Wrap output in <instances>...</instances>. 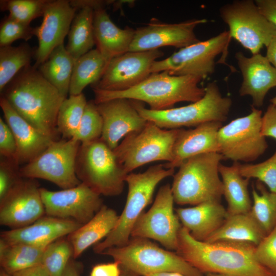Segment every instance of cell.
I'll return each instance as SVG.
<instances>
[{"label": "cell", "instance_id": "obj_11", "mask_svg": "<svg viewBox=\"0 0 276 276\" xmlns=\"http://www.w3.org/2000/svg\"><path fill=\"white\" fill-rule=\"evenodd\" d=\"M219 12L231 38L252 55L267 47L276 35V27L262 14L255 1L235 0L221 6Z\"/></svg>", "mask_w": 276, "mask_h": 276}, {"label": "cell", "instance_id": "obj_30", "mask_svg": "<svg viewBox=\"0 0 276 276\" xmlns=\"http://www.w3.org/2000/svg\"><path fill=\"white\" fill-rule=\"evenodd\" d=\"M75 62L62 44L51 52L37 70L62 96L67 98Z\"/></svg>", "mask_w": 276, "mask_h": 276}, {"label": "cell", "instance_id": "obj_37", "mask_svg": "<svg viewBox=\"0 0 276 276\" xmlns=\"http://www.w3.org/2000/svg\"><path fill=\"white\" fill-rule=\"evenodd\" d=\"M74 250L68 238H61L44 249L41 265L51 276H61L73 257Z\"/></svg>", "mask_w": 276, "mask_h": 276}, {"label": "cell", "instance_id": "obj_45", "mask_svg": "<svg viewBox=\"0 0 276 276\" xmlns=\"http://www.w3.org/2000/svg\"><path fill=\"white\" fill-rule=\"evenodd\" d=\"M262 134L276 140V105L270 104L262 119Z\"/></svg>", "mask_w": 276, "mask_h": 276}, {"label": "cell", "instance_id": "obj_25", "mask_svg": "<svg viewBox=\"0 0 276 276\" xmlns=\"http://www.w3.org/2000/svg\"><path fill=\"white\" fill-rule=\"evenodd\" d=\"M182 225L197 240L205 241L224 222L228 216L220 201L210 200L195 206L175 210Z\"/></svg>", "mask_w": 276, "mask_h": 276}, {"label": "cell", "instance_id": "obj_19", "mask_svg": "<svg viewBox=\"0 0 276 276\" xmlns=\"http://www.w3.org/2000/svg\"><path fill=\"white\" fill-rule=\"evenodd\" d=\"M77 10L70 1L48 0L42 23L34 30V36L38 41L33 65L35 68H37L45 61L56 48L63 44Z\"/></svg>", "mask_w": 276, "mask_h": 276}, {"label": "cell", "instance_id": "obj_52", "mask_svg": "<svg viewBox=\"0 0 276 276\" xmlns=\"http://www.w3.org/2000/svg\"><path fill=\"white\" fill-rule=\"evenodd\" d=\"M146 276H187L183 274L175 272H164L147 275Z\"/></svg>", "mask_w": 276, "mask_h": 276}, {"label": "cell", "instance_id": "obj_50", "mask_svg": "<svg viewBox=\"0 0 276 276\" xmlns=\"http://www.w3.org/2000/svg\"><path fill=\"white\" fill-rule=\"evenodd\" d=\"M266 49V57L272 65L276 67V35L272 37Z\"/></svg>", "mask_w": 276, "mask_h": 276}, {"label": "cell", "instance_id": "obj_16", "mask_svg": "<svg viewBox=\"0 0 276 276\" xmlns=\"http://www.w3.org/2000/svg\"><path fill=\"white\" fill-rule=\"evenodd\" d=\"M40 190L47 215L82 225L91 220L103 205L100 195L82 182L60 191L43 188Z\"/></svg>", "mask_w": 276, "mask_h": 276}, {"label": "cell", "instance_id": "obj_10", "mask_svg": "<svg viewBox=\"0 0 276 276\" xmlns=\"http://www.w3.org/2000/svg\"><path fill=\"white\" fill-rule=\"evenodd\" d=\"M228 31L204 41L180 49L168 57L156 60L151 74L166 72L171 75L193 76L205 79L215 72V59L227 53L231 40Z\"/></svg>", "mask_w": 276, "mask_h": 276}, {"label": "cell", "instance_id": "obj_28", "mask_svg": "<svg viewBox=\"0 0 276 276\" xmlns=\"http://www.w3.org/2000/svg\"><path fill=\"white\" fill-rule=\"evenodd\" d=\"M239 163L234 162L231 166L220 164L219 167L229 215L248 213L252 204L248 190L249 179L240 174Z\"/></svg>", "mask_w": 276, "mask_h": 276}, {"label": "cell", "instance_id": "obj_20", "mask_svg": "<svg viewBox=\"0 0 276 276\" xmlns=\"http://www.w3.org/2000/svg\"><path fill=\"white\" fill-rule=\"evenodd\" d=\"M96 105L103 123L100 139L112 150L122 139L142 130L147 122L136 110L134 100L118 98Z\"/></svg>", "mask_w": 276, "mask_h": 276}, {"label": "cell", "instance_id": "obj_23", "mask_svg": "<svg viewBox=\"0 0 276 276\" xmlns=\"http://www.w3.org/2000/svg\"><path fill=\"white\" fill-rule=\"evenodd\" d=\"M82 224L71 219L42 216L30 225L2 232L1 239L8 243H22L47 247L69 235Z\"/></svg>", "mask_w": 276, "mask_h": 276}, {"label": "cell", "instance_id": "obj_13", "mask_svg": "<svg viewBox=\"0 0 276 276\" xmlns=\"http://www.w3.org/2000/svg\"><path fill=\"white\" fill-rule=\"evenodd\" d=\"M80 145L74 139L54 141L40 154L20 168L21 177L44 179L63 189L78 186L81 183L76 171Z\"/></svg>", "mask_w": 276, "mask_h": 276}, {"label": "cell", "instance_id": "obj_36", "mask_svg": "<svg viewBox=\"0 0 276 276\" xmlns=\"http://www.w3.org/2000/svg\"><path fill=\"white\" fill-rule=\"evenodd\" d=\"M87 101L83 93L70 95L62 102L57 118V129L62 139L74 136L82 117Z\"/></svg>", "mask_w": 276, "mask_h": 276}, {"label": "cell", "instance_id": "obj_51", "mask_svg": "<svg viewBox=\"0 0 276 276\" xmlns=\"http://www.w3.org/2000/svg\"><path fill=\"white\" fill-rule=\"evenodd\" d=\"M61 276H80L78 268L73 261H70Z\"/></svg>", "mask_w": 276, "mask_h": 276}, {"label": "cell", "instance_id": "obj_35", "mask_svg": "<svg viewBox=\"0 0 276 276\" xmlns=\"http://www.w3.org/2000/svg\"><path fill=\"white\" fill-rule=\"evenodd\" d=\"M256 186V189L251 186L253 203L250 213L266 236L276 227V193L259 180Z\"/></svg>", "mask_w": 276, "mask_h": 276}, {"label": "cell", "instance_id": "obj_14", "mask_svg": "<svg viewBox=\"0 0 276 276\" xmlns=\"http://www.w3.org/2000/svg\"><path fill=\"white\" fill-rule=\"evenodd\" d=\"M174 203L169 184L158 190L151 208L140 216L134 224L131 237L152 239L167 249L177 251L178 234L182 225L174 213Z\"/></svg>", "mask_w": 276, "mask_h": 276}, {"label": "cell", "instance_id": "obj_18", "mask_svg": "<svg viewBox=\"0 0 276 276\" xmlns=\"http://www.w3.org/2000/svg\"><path fill=\"white\" fill-rule=\"evenodd\" d=\"M207 21L201 18L167 23L153 18L145 26L135 30L129 51H146L167 46L185 48L200 41L194 30Z\"/></svg>", "mask_w": 276, "mask_h": 276}, {"label": "cell", "instance_id": "obj_56", "mask_svg": "<svg viewBox=\"0 0 276 276\" xmlns=\"http://www.w3.org/2000/svg\"><path fill=\"white\" fill-rule=\"evenodd\" d=\"M270 103L276 105V95L270 100Z\"/></svg>", "mask_w": 276, "mask_h": 276}, {"label": "cell", "instance_id": "obj_48", "mask_svg": "<svg viewBox=\"0 0 276 276\" xmlns=\"http://www.w3.org/2000/svg\"><path fill=\"white\" fill-rule=\"evenodd\" d=\"M113 1H96V0H72L70 1L71 5L77 10L85 7H89L94 10L114 3Z\"/></svg>", "mask_w": 276, "mask_h": 276}, {"label": "cell", "instance_id": "obj_42", "mask_svg": "<svg viewBox=\"0 0 276 276\" xmlns=\"http://www.w3.org/2000/svg\"><path fill=\"white\" fill-rule=\"evenodd\" d=\"M257 261L276 275V227L256 246Z\"/></svg>", "mask_w": 276, "mask_h": 276}, {"label": "cell", "instance_id": "obj_31", "mask_svg": "<svg viewBox=\"0 0 276 276\" xmlns=\"http://www.w3.org/2000/svg\"><path fill=\"white\" fill-rule=\"evenodd\" d=\"M78 10L72 23L65 47L67 52L75 61L91 50L95 45L93 25L94 10L85 7Z\"/></svg>", "mask_w": 276, "mask_h": 276}, {"label": "cell", "instance_id": "obj_4", "mask_svg": "<svg viewBox=\"0 0 276 276\" xmlns=\"http://www.w3.org/2000/svg\"><path fill=\"white\" fill-rule=\"evenodd\" d=\"M174 174V169H167L164 164L152 166L142 173L128 174L125 178L127 196L122 213L112 231L103 241L94 245V251L101 254L109 248L126 244L131 237L134 224L152 201L156 186L163 179Z\"/></svg>", "mask_w": 276, "mask_h": 276}, {"label": "cell", "instance_id": "obj_17", "mask_svg": "<svg viewBox=\"0 0 276 276\" xmlns=\"http://www.w3.org/2000/svg\"><path fill=\"white\" fill-rule=\"evenodd\" d=\"M35 179L21 177L0 201V223L11 229L34 223L45 213Z\"/></svg>", "mask_w": 276, "mask_h": 276}, {"label": "cell", "instance_id": "obj_22", "mask_svg": "<svg viewBox=\"0 0 276 276\" xmlns=\"http://www.w3.org/2000/svg\"><path fill=\"white\" fill-rule=\"evenodd\" d=\"M0 106L16 141L17 152L14 161L17 165L29 163L57 140V137L45 134L32 126L2 96Z\"/></svg>", "mask_w": 276, "mask_h": 276}, {"label": "cell", "instance_id": "obj_27", "mask_svg": "<svg viewBox=\"0 0 276 276\" xmlns=\"http://www.w3.org/2000/svg\"><path fill=\"white\" fill-rule=\"evenodd\" d=\"M119 215L113 209L103 205L93 218L67 236L76 258L90 246L105 238L114 228Z\"/></svg>", "mask_w": 276, "mask_h": 276}, {"label": "cell", "instance_id": "obj_55", "mask_svg": "<svg viewBox=\"0 0 276 276\" xmlns=\"http://www.w3.org/2000/svg\"><path fill=\"white\" fill-rule=\"evenodd\" d=\"M206 276H227L221 274L215 273H207Z\"/></svg>", "mask_w": 276, "mask_h": 276}, {"label": "cell", "instance_id": "obj_2", "mask_svg": "<svg viewBox=\"0 0 276 276\" xmlns=\"http://www.w3.org/2000/svg\"><path fill=\"white\" fill-rule=\"evenodd\" d=\"M13 108L42 132L57 136V118L66 98L37 68L30 65L21 70L1 93Z\"/></svg>", "mask_w": 276, "mask_h": 276}, {"label": "cell", "instance_id": "obj_49", "mask_svg": "<svg viewBox=\"0 0 276 276\" xmlns=\"http://www.w3.org/2000/svg\"><path fill=\"white\" fill-rule=\"evenodd\" d=\"M12 276H51L45 269L41 265H38L12 275Z\"/></svg>", "mask_w": 276, "mask_h": 276}, {"label": "cell", "instance_id": "obj_24", "mask_svg": "<svg viewBox=\"0 0 276 276\" xmlns=\"http://www.w3.org/2000/svg\"><path fill=\"white\" fill-rule=\"evenodd\" d=\"M220 122H209L193 129H180L175 143L173 159L164 164L167 169L179 167L187 159L201 154L218 152V133L222 126Z\"/></svg>", "mask_w": 276, "mask_h": 276}, {"label": "cell", "instance_id": "obj_54", "mask_svg": "<svg viewBox=\"0 0 276 276\" xmlns=\"http://www.w3.org/2000/svg\"><path fill=\"white\" fill-rule=\"evenodd\" d=\"M0 276H12V275L7 273L3 269H2L0 273Z\"/></svg>", "mask_w": 276, "mask_h": 276}, {"label": "cell", "instance_id": "obj_7", "mask_svg": "<svg viewBox=\"0 0 276 276\" xmlns=\"http://www.w3.org/2000/svg\"><path fill=\"white\" fill-rule=\"evenodd\" d=\"M205 89V94L201 99L182 107L153 110L145 108L140 101L134 100V104L142 117L163 129L195 127L206 122L225 121L232 100L222 96L215 81L209 83Z\"/></svg>", "mask_w": 276, "mask_h": 276}, {"label": "cell", "instance_id": "obj_6", "mask_svg": "<svg viewBox=\"0 0 276 276\" xmlns=\"http://www.w3.org/2000/svg\"><path fill=\"white\" fill-rule=\"evenodd\" d=\"M101 254L112 257L121 268L141 276L164 272L202 276L177 253L163 249L146 238L130 237L125 245L109 248Z\"/></svg>", "mask_w": 276, "mask_h": 276}, {"label": "cell", "instance_id": "obj_43", "mask_svg": "<svg viewBox=\"0 0 276 276\" xmlns=\"http://www.w3.org/2000/svg\"><path fill=\"white\" fill-rule=\"evenodd\" d=\"M3 158L0 163V201L21 178L19 165L12 159Z\"/></svg>", "mask_w": 276, "mask_h": 276}, {"label": "cell", "instance_id": "obj_1", "mask_svg": "<svg viewBox=\"0 0 276 276\" xmlns=\"http://www.w3.org/2000/svg\"><path fill=\"white\" fill-rule=\"evenodd\" d=\"M256 247L247 242L198 241L182 226L176 252L202 273L227 276H276L257 261L255 256Z\"/></svg>", "mask_w": 276, "mask_h": 276}, {"label": "cell", "instance_id": "obj_3", "mask_svg": "<svg viewBox=\"0 0 276 276\" xmlns=\"http://www.w3.org/2000/svg\"><path fill=\"white\" fill-rule=\"evenodd\" d=\"M203 79L193 76L171 75L166 72L151 74L139 84L125 90L112 91L92 89L96 104L123 98L148 104L150 109L163 110L181 102H195L204 95L199 86Z\"/></svg>", "mask_w": 276, "mask_h": 276}, {"label": "cell", "instance_id": "obj_46", "mask_svg": "<svg viewBox=\"0 0 276 276\" xmlns=\"http://www.w3.org/2000/svg\"><path fill=\"white\" fill-rule=\"evenodd\" d=\"M121 269L117 262L97 264L93 267L89 276H121Z\"/></svg>", "mask_w": 276, "mask_h": 276}, {"label": "cell", "instance_id": "obj_5", "mask_svg": "<svg viewBox=\"0 0 276 276\" xmlns=\"http://www.w3.org/2000/svg\"><path fill=\"white\" fill-rule=\"evenodd\" d=\"M222 159L220 153L213 152L185 160L173 176L171 187L174 202L197 205L210 200L220 201L223 185L219 167Z\"/></svg>", "mask_w": 276, "mask_h": 276}, {"label": "cell", "instance_id": "obj_47", "mask_svg": "<svg viewBox=\"0 0 276 276\" xmlns=\"http://www.w3.org/2000/svg\"><path fill=\"white\" fill-rule=\"evenodd\" d=\"M262 14L276 27V0H255Z\"/></svg>", "mask_w": 276, "mask_h": 276}, {"label": "cell", "instance_id": "obj_38", "mask_svg": "<svg viewBox=\"0 0 276 276\" xmlns=\"http://www.w3.org/2000/svg\"><path fill=\"white\" fill-rule=\"evenodd\" d=\"M103 120L94 101H87L78 129L72 139L81 144L89 143L100 139Z\"/></svg>", "mask_w": 276, "mask_h": 276}, {"label": "cell", "instance_id": "obj_12", "mask_svg": "<svg viewBox=\"0 0 276 276\" xmlns=\"http://www.w3.org/2000/svg\"><path fill=\"white\" fill-rule=\"evenodd\" d=\"M262 111L251 105L247 116L231 121L218 133L219 153L234 162H251L266 151L268 145L262 134Z\"/></svg>", "mask_w": 276, "mask_h": 276}, {"label": "cell", "instance_id": "obj_9", "mask_svg": "<svg viewBox=\"0 0 276 276\" xmlns=\"http://www.w3.org/2000/svg\"><path fill=\"white\" fill-rule=\"evenodd\" d=\"M180 129H163L147 121L142 130L127 135L113 151L127 174L153 162L170 163Z\"/></svg>", "mask_w": 276, "mask_h": 276}, {"label": "cell", "instance_id": "obj_53", "mask_svg": "<svg viewBox=\"0 0 276 276\" xmlns=\"http://www.w3.org/2000/svg\"><path fill=\"white\" fill-rule=\"evenodd\" d=\"M121 269V276H141L137 274H135L131 271H128L125 269Z\"/></svg>", "mask_w": 276, "mask_h": 276}, {"label": "cell", "instance_id": "obj_32", "mask_svg": "<svg viewBox=\"0 0 276 276\" xmlns=\"http://www.w3.org/2000/svg\"><path fill=\"white\" fill-rule=\"evenodd\" d=\"M108 64L98 49H92L77 59L74 63L69 89L70 95H78L88 85L97 83Z\"/></svg>", "mask_w": 276, "mask_h": 276}, {"label": "cell", "instance_id": "obj_21", "mask_svg": "<svg viewBox=\"0 0 276 276\" xmlns=\"http://www.w3.org/2000/svg\"><path fill=\"white\" fill-rule=\"evenodd\" d=\"M235 57L243 78L240 96H250L251 105L261 107L269 90L276 87V67L260 53L248 57L239 51Z\"/></svg>", "mask_w": 276, "mask_h": 276}, {"label": "cell", "instance_id": "obj_29", "mask_svg": "<svg viewBox=\"0 0 276 276\" xmlns=\"http://www.w3.org/2000/svg\"><path fill=\"white\" fill-rule=\"evenodd\" d=\"M265 236L249 212L228 215L223 224L209 237L205 242L228 240L247 242L257 246Z\"/></svg>", "mask_w": 276, "mask_h": 276}, {"label": "cell", "instance_id": "obj_41", "mask_svg": "<svg viewBox=\"0 0 276 276\" xmlns=\"http://www.w3.org/2000/svg\"><path fill=\"white\" fill-rule=\"evenodd\" d=\"M35 28L19 22L10 16H5L0 24V47L11 45L15 40L27 41L34 36Z\"/></svg>", "mask_w": 276, "mask_h": 276}, {"label": "cell", "instance_id": "obj_39", "mask_svg": "<svg viewBox=\"0 0 276 276\" xmlns=\"http://www.w3.org/2000/svg\"><path fill=\"white\" fill-rule=\"evenodd\" d=\"M48 0H1V11L22 23L30 25L34 19L43 16Z\"/></svg>", "mask_w": 276, "mask_h": 276}, {"label": "cell", "instance_id": "obj_44", "mask_svg": "<svg viewBox=\"0 0 276 276\" xmlns=\"http://www.w3.org/2000/svg\"><path fill=\"white\" fill-rule=\"evenodd\" d=\"M16 152V143L13 134L6 121L0 118L1 155L14 160Z\"/></svg>", "mask_w": 276, "mask_h": 276}, {"label": "cell", "instance_id": "obj_15", "mask_svg": "<svg viewBox=\"0 0 276 276\" xmlns=\"http://www.w3.org/2000/svg\"><path fill=\"white\" fill-rule=\"evenodd\" d=\"M163 54L162 51L156 49L129 51L116 57L109 61L100 80L91 87L112 91L128 89L151 74L153 63Z\"/></svg>", "mask_w": 276, "mask_h": 276}, {"label": "cell", "instance_id": "obj_26", "mask_svg": "<svg viewBox=\"0 0 276 276\" xmlns=\"http://www.w3.org/2000/svg\"><path fill=\"white\" fill-rule=\"evenodd\" d=\"M93 25L96 49L108 63L129 51L135 30L119 28L103 7L94 10Z\"/></svg>", "mask_w": 276, "mask_h": 276}, {"label": "cell", "instance_id": "obj_8", "mask_svg": "<svg viewBox=\"0 0 276 276\" xmlns=\"http://www.w3.org/2000/svg\"><path fill=\"white\" fill-rule=\"evenodd\" d=\"M76 171L81 182L99 195L106 196L122 193L128 174L113 150L100 139L81 144Z\"/></svg>", "mask_w": 276, "mask_h": 276}, {"label": "cell", "instance_id": "obj_34", "mask_svg": "<svg viewBox=\"0 0 276 276\" xmlns=\"http://www.w3.org/2000/svg\"><path fill=\"white\" fill-rule=\"evenodd\" d=\"M36 50L28 43L0 47V91L23 68L31 65Z\"/></svg>", "mask_w": 276, "mask_h": 276}, {"label": "cell", "instance_id": "obj_33", "mask_svg": "<svg viewBox=\"0 0 276 276\" xmlns=\"http://www.w3.org/2000/svg\"><path fill=\"white\" fill-rule=\"evenodd\" d=\"M45 247L22 243H8L0 239V263L2 269L12 275L41 264Z\"/></svg>", "mask_w": 276, "mask_h": 276}, {"label": "cell", "instance_id": "obj_40", "mask_svg": "<svg viewBox=\"0 0 276 276\" xmlns=\"http://www.w3.org/2000/svg\"><path fill=\"white\" fill-rule=\"evenodd\" d=\"M239 172L245 178H256L276 193V151L267 159L257 164H239Z\"/></svg>", "mask_w": 276, "mask_h": 276}]
</instances>
